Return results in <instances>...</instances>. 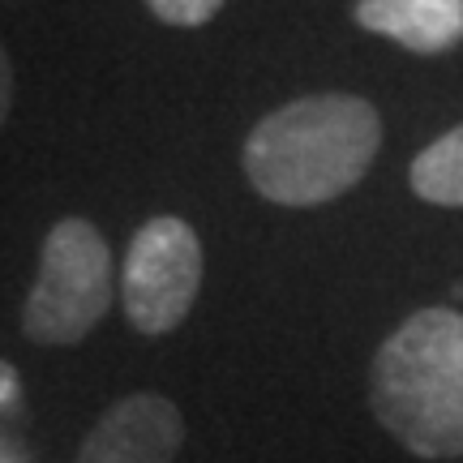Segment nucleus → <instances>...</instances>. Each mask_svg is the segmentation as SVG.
<instances>
[{"mask_svg": "<svg viewBox=\"0 0 463 463\" xmlns=\"http://www.w3.org/2000/svg\"><path fill=\"white\" fill-rule=\"evenodd\" d=\"M0 463H26V459H22V450H17V447L0 442Z\"/></svg>", "mask_w": 463, "mask_h": 463, "instance_id": "nucleus-10", "label": "nucleus"}, {"mask_svg": "<svg viewBox=\"0 0 463 463\" xmlns=\"http://www.w3.org/2000/svg\"><path fill=\"white\" fill-rule=\"evenodd\" d=\"M356 26L416 56H442L463 43V0H356Z\"/></svg>", "mask_w": 463, "mask_h": 463, "instance_id": "nucleus-6", "label": "nucleus"}, {"mask_svg": "<svg viewBox=\"0 0 463 463\" xmlns=\"http://www.w3.org/2000/svg\"><path fill=\"white\" fill-rule=\"evenodd\" d=\"M9 112H14V61H9V52L0 48V129H5Z\"/></svg>", "mask_w": 463, "mask_h": 463, "instance_id": "nucleus-9", "label": "nucleus"}, {"mask_svg": "<svg viewBox=\"0 0 463 463\" xmlns=\"http://www.w3.org/2000/svg\"><path fill=\"white\" fill-rule=\"evenodd\" d=\"M369 408L403 450L463 459V314L433 305L403 317L369 364Z\"/></svg>", "mask_w": 463, "mask_h": 463, "instance_id": "nucleus-2", "label": "nucleus"}, {"mask_svg": "<svg viewBox=\"0 0 463 463\" xmlns=\"http://www.w3.org/2000/svg\"><path fill=\"white\" fill-rule=\"evenodd\" d=\"M150 14L167 22V26H206L211 17L223 9V0H146Z\"/></svg>", "mask_w": 463, "mask_h": 463, "instance_id": "nucleus-8", "label": "nucleus"}, {"mask_svg": "<svg viewBox=\"0 0 463 463\" xmlns=\"http://www.w3.org/2000/svg\"><path fill=\"white\" fill-rule=\"evenodd\" d=\"M184 447V416L159 391H133L86 430L73 463H172Z\"/></svg>", "mask_w": 463, "mask_h": 463, "instance_id": "nucleus-5", "label": "nucleus"}, {"mask_svg": "<svg viewBox=\"0 0 463 463\" xmlns=\"http://www.w3.org/2000/svg\"><path fill=\"white\" fill-rule=\"evenodd\" d=\"M408 184L420 202L463 211V125L447 129L438 142L420 150L408 167Z\"/></svg>", "mask_w": 463, "mask_h": 463, "instance_id": "nucleus-7", "label": "nucleus"}, {"mask_svg": "<svg viewBox=\"0 0 463 463\" xmlns=\"http://www.w3.org/2000/svg\"><path fill=\"white\" fill-rule=\"evenodd\" d=\"M382 146V116L361 95H305L262 116L245 137L241 167L275 206H326L364 181Z\"/></svg>", "mask_w": 463, "mask_h": 463, "instance_id": "nucleus-1", "label": "nucleus"}, {"mask_svg": "<svg viewBox=\"0 0 463 463\" xmlns=\"http://www.w3.org/2000/svg\"><path fill=\"white\" fill-rule=\"evenodd\" d=\"M202 292V241L176 215H155L133 232L120 275V305L133 331L172 335Z\"/></svg>", "mask_w": 463, "mask_h": 463, "instance_id": "nucleus-4", "label": "nucleus"}, {"mask_svg": "<svg viewBox=\"0 0 463 463\" xmlns=\"http://www.w3.org/2000/svg\"><path fill=\"white\" fill-rule=\"evenodd\" d=\"M116 297L112 249L90 219L52 223L39 245V275L22 309V335L39 347H73L99 326Z\"/></svg>", "mask_w": 463, "mask_h": 463, "instance_id": "nucleus-3", "label": "nucleus"}]
</instances>
